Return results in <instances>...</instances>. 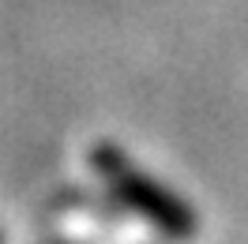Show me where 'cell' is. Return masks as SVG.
<instances>
[{"instance_id":"obj_1","label":"cell","mask_w":248,"mask_h":244,"mask_svg":"<svg viewBox=\"0 0 248 244\" xmlns=\"http://www.w3.org/2000/svg\"><path fill=\"white\" fill-rule=\"evenodd\" d=\"M91 162H94V169L102 173V181L109 184V192L121 199V203H128L136 214H143L147 222H155L162 233L192 237V229H196L192 211H188L177 196H170L166 188H158L151 177H143V173L132 166L117 147H106V143L94 147Z\"/></svg>"}]
</instances>
